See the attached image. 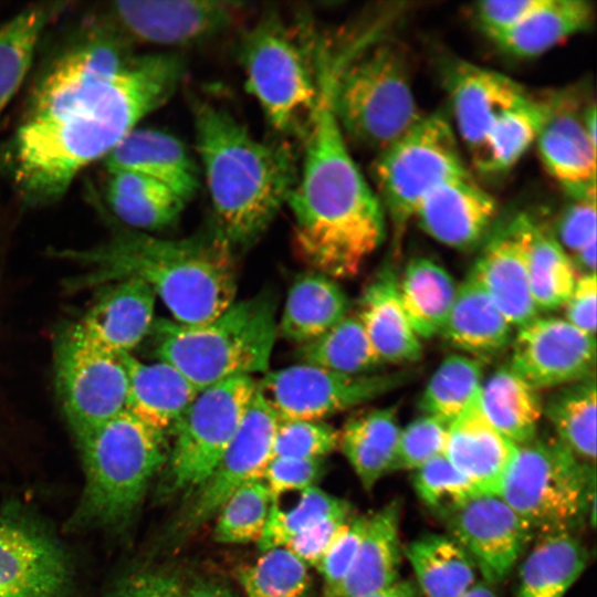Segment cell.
Returning a JSON list of instances; mask_svg holds the SVG:
<instances>
[{
  "mask_svg": "<svg viewBox=\"0 0 597 597\" xmlns=\"http://www.w3.org/2000/svg\"><path fill=\"white\" fill-rule=\"evenodd\" d=\"M185 74L178 53L135 55L112 81L23 117L8 150L9 172L23 202L42 206L61 198L83 168L105 158L167 103Z\"/></svg>",
  "mask_w": 597,
  "mask_h": 597,
  "instance_id": "cell-1",
  "label": "cell"
},
{
  "mask_svg": "<svg viewBox=\"0 0 597 597\" xmlns=\"http://www.w3.org/2000/svg\"><path fill=\"white\" fill-rule=\"evenodd\" d=\"M318 101L303 137L301 169L286 205L292 248L308 271L334 280L359 273L386 234L383 206L354 161L331 105V64L317 59Z\"/></svg>",
  "mask_w": 597,
  "mask_h": 597,
  "instance_id": "cell-2",
  "label": "cell"
},
{
  "mask_svg": "<svg viewBox=\"0 0 597 597\" xmlns=\"http://www.w3.org/2000/svg\"><path fill=\"white\" fill-rule=\"evenodd\" d=\"M59 255L85 268L74 287L138 279L160 297L177 323L213 320L237 294L234 250L214 228L181 239L122 229L94 248Z\"/></svg>",
  "mask_w": 597,
  "mask_h": 597,
  "instance_id": "cell-3",
  "label": "cell"
},
{
  "mask_svg": "<svg viewBox=\"0 0 597 597\" xmlns=\"http://www.w3.org/2000/svg\"><path fill=\"white\" fill-rule=\"evenodd\" d=\"M195 142L216 231L233 250L249 248L286 205L297 178L287 140L262 142L226 106L192 97Z\"/></svg>",
  "mask_w": 597,
  "mask_h": 597,
  "instance_id": "cell-4",
  "label": "cell"
},
{
  "mask_svg": "<svg viewBox=\"0 0 597 597\" xmlns=\"http://www.w3.org/2000/svg\"><path fill=\"white\" fill-rule=\"evenodd\" d=\"M75 440L84 486L67 531H125L167 462V434L124 410Z\"/></svg>",
  "mask_w": 597,
  "mask_h": 597,
  "instance_id": "cell-5",
  "label": "cell"
},
{
  "mask_svg": "<svg viewBox=\"0 0 597 597\" xmlns=\"http://www.w3.org/2000/svg\"><path fill=\"white\" fill-rule=\"evenodd\" d=\"M277 301L262 292L233 302L213 320L154 322V355L175 367L199 391L238 376L269 371L276 339Z\"/></svg>",
  "mask_w": 597,
  "mask_h": 597,
  "instance_id": "cell-6",
  "label": "cell"
},
{
  "mask_svg": "<svg viewBox=\"0 0 597 597\" xmlns=\"http://www.w3.org/2000/svg\"><path fill=\"white\" fill-rule=\"evenodd\" d=\"M331 105L344 134L377 154L423 115L416 102L407 53L391 40H368L331 55Z\"/></svg>",
  "mask_w": 597,
  "mask_h": 597,
  "instance_id": "cell-7",
  "label": "cell"
},
{
  "mask_svg": "<svg viewBox=\"0 0 597 597\" xmlns=\"http://www.w3.org/2000/svg\"><path fill=\"white\" fill-rule=\"evenodd\" d=\"M274 9L244 33L239 46L248 91L270 127L285 140L303 139L318 101V40Z\"/></svg>",
  "mask_w": 597,
  "mask_h": 597,
  "instance_id": "cell-8",
  "label": "cell"
},
{
  "mask_svg": "<svg viewBox=\"0 0 597 597\" xmlns=\"http://www.w3.org/2000/svg\"><path fill=\"white\" fill-rule=\"evenodd\" d=\"M500 496L534 537L574 533L596 516L595 463L577 457L556 436L516 446Z\"/></svg>",
  "mask_w": 597,
  "mask_h": 597,
  "instance_id": "cell-9",
  "label": "cell"
},
{
  "mask_svg": "<svg viewBox=\"0 0 597 597\" xmlns=\"http://www.w3.org/2000/svg\"><path fill=\"white\" fill-rule=\"evenodd\" d=\"M467 175L470 171L455 132L440 111L423 115L409 132L377 154L373 177L396 241L428 193L450 179Z\"/></svg>",
  "mask_w": 597,
  "mask_h": 597,
  "instance_id": "cell-10",
  "label": "cell"
},
{
  "mask_svg": "<svg viewBox=\"0 0 597 597\" xmlns=\"http://www.w3.org/2000/svg\"><path fill=\"white\" fill-rule=\"evenodd\" d=\"M258 383L238 376L199 390L175 425L158 496L189 495L213 472L234 437Z\"/></svg>",
  "mask_w": 597,
  "mask_h": 597,
  "instance_id": "cell-11",
  "label": "cell"
},
{
  "mask_svg": "<svg viewBox=\"0 0 597 597\" xmlns=\"http://www.w3.org/2000/svg\"><path fill=\"white\" fill-rule=\"evenodd\" d=\"M123 356L90 339L76 323L59 337L56 389L75 438L125 410L128 377Z\"/></svg>",
  "mask_w": 597,
  "mask_h": 597,
  "instance_id": "cell-12",
  "label": "cell"
},
{
  "mask_svg": "<svg viewBox=\"0 0 597 597\" xmlns=\"http://www.w3.org/2000/svg\"><path fill=\"white\" fill-rule=\"evenodd\" d=\"M413 370L345 375L307 364L266 371L258 388L280 421L325 418L405 385Z\"/></svg>",
  "mask_w": 597,
  "mask_h": 597,
  "instance_id": "cell-13",
  "label": "cell"
},
{
  "mask_svg": "<svg viewBox=\"0 0 597 597\" xmlns=\"http://www.w3.org/2000/svg\"><path fill=\"white\" fill-rule=\"evenodd\" d=\"M74 570L65 547L17 503L0 504V597H72Z\"/></svg>",
  "mask_w": 597,
  "mask_h": 597,
  "instance_id": "cell-14",
  "label": "cell"
},
{
  "mask_svg": "<svg viewBox=\"0 0 597 597\" xmlns=\"http://www.w3.org/2000/svg\"><path fill=\"white\" fill-rule=\"evenodd\" d=\"M280 420L256 386L240 426L217 468L195 491L172 526V538L181 542L214 517L228 498L243 483L261 479L272 458Z\"/></svg>",
  "mask_w": 597,
  "mask_h": 597,
  "instance_id": "cell-15",
  "label": "cell"
},
{
  "mask_svg": "<svg viewBox=\"0 0 597 597\" xmlns=\"http://www.w3.org/2000/svg\"><path fill=\"white\" fill-rule=\"evenodd\" d=\"M132 43L112 21L90 25L41 73L24 116L56 107L116 77L136 55Z\"/></svg>",
  "mask_w": 597,
  "mask_h": 597,
  "instance_id": "cell-16",
  "label": "cell"
},
{
  "mask_svg": "<svg viewBox=\"0 0 597 597\" xmlns=\"http://www.w3.org/2000/svg\"><path fill=\"white\" fill-rule=\"evenodd\" d=\"M248 11L247 3L216 0L117 1L111 21L132 42L185 48L229 32Z\"/></svg>",
  "mask_w": 597,
  "mask_h": 597,
  "instance_id": "cell-17",
  "label": "cell"
},
{
  "mask_svg": "<svg viewBox=\"0 0 597 597\" xmlns=\"http://www.w3.org/2000/svg\"><path fill=\"white\" fill-rule=\"evenodd\" d=\"M448 535L473 559L483 580L503 582L532 538V532L498 494L478 493L443 516Z\"/></svg>",
  "mask_w": 597,
  "mask_h": 597,
  "instance_id": "cell-18",
  "label": "cell"
},
{
  "mask_svg": "<svg viewBox=\"0 0 597 597\" xmlns=\"http://www.w3.org/2000/svg\"><path fill=\"white\" fill-rule=\"evenodd\" d=\"M510 366L537 389L558 388L595 374L596 339L565 318L535 317L512 339Z\"/></svg>",
  "mask_w": 597,
  "mask_h": 597,
  "instance_id": "cell-19",
  "label": "cell"
},
{
  "mask_svg": "<svg viewBox=\"0 0 597 597\" xmlns=\"http://www.w3.org/2000/svg\"><path fill=\"white\" fill-rule=\"evenodd\" d=\"M534 220L519 213L493 228L470 274L512 324L538 316L528 282V250Z\"/></svg>",
  "mask_w": 597,
  "mask_h": 597,
  "instance_id": "cell-20",
  "label": "cell"
},
{
  "mask_svg": "<svg viewBox=\"0 0 597 597\" xmlns=\"http://www.w3.org/2000/svg\"><path fill=\"white\" fill-rule=\"evenodd\" d=\"M454 125L471 158L506 111L531 94L517 81L463 60H448L442 69Z\"/></svg>",
  "mask_w": 597,
  "mask_h": 597,
  "instance_id": "cell-21",
  "label": "cell"
},
{
  "mask_svg": "<svg viewBox=\"0 0 597 597\" xmlns=\"http://www.w3.org/2000/svg\"><path fill=\"white\" fill-rule=\"evenodd\" d=\"M496 213L495 200L470 174L434 188L418 205L413 219L436 241L469 251L488 238Z\"/></svg>",
  "mask_w": 597,
  "mask_h": 597,
  "instance_id": "cell-22",
  "label": "cell"
},
{
  "mask_svg": "<svg viewBox=\"0 0 597 597\" xmlns=\"http://www.w3.org/2000/svg\"><path fill=\"white\" fill-rule=\"evenodd\" d=\"M548 117L536 139L547 172L570 199L596 196V145L589 139L573 96H549Z\"/></svg>",
  "mask_w": 597,
  "mask_h": 597,
  "instance_id": "cell-23",
  "label": "cell"
},
{
  "mask_svg": "<svg viewBox=\"0 0 597 597\" xmlns=\"http://www.w3.org/2000/svg\"><path fill=\"white\" fill-rule=\"evenodd\" d=\"M155 298L151 287L138 279L112 282L76 324L105 349L119 356L132 354L151 331Z\"/></svg>",
  "mask_w": 597,
  "mask_h": 597,
  "instance_id": "cell-24",
  "label": "cell"
},
{
  "mask_svg": "<svg viewBox=\"0 0 597 597\" xmlns=\"http://www.w3.org/2000/svg\"><path fill=\"white\" fill-rule=\"evenodd\" d=\"M108 172L128 171L163 185L184 202L200 185V170L187 146L175 135L136 127L104 158Z\"/></svg>",
  "mask_w": 597,
  "mask_h": 597,
  "instance_id": "cell-25",
  "label": "cell"
},
{
  "mask_svg": "<svg viewBox=\"0 0 597 597\" xmlns=\"http://www.w3.org/2000/svg\"><path fill=\"white\" fill-rule=\"evenodd\" d=\"M476 397L449 425L443 455L479 492L500 495L516 444L485 419Z\"/></svg>",
  "mask_w": 597,
  "mask_h": 597,
  "instance_id": "cell-26",
  "label": "cell"
},
{
  "mask_svg": "<svg viewBox=\"0 0 597 597\" xmlns=\"http://www.w3.org/2000/svg\"><path fill=\"white\" fill-rule=\"evenodd\" d=\"M356 315L383 364L413 363L421 358V339L402 308L398 277L391 265L383 266L365 285Z\"/></svg>",
  "mask_w": 597,
  "mask_h": 597,
  "instance_id": "cell-27",
  "label": "cell"
},
{
  "mask_svg": "<svg viewBox=\"0 0 597 597\" xmlns=\"http://www.w3.org/2000/svg\"><path fill=\"white\" fill-rule=\"evenodd\" d=\"M401 503L394 499L369 514L357 555L345 578L322 597H363L399 578Z\"/></svg>",
  "mask_w": 597,
  "mask_h": 597,
  "instance_id": "cell-28",
  "label": "cell"
},
{
  "mask_svg": "<svg viewBox=\"0 0 597 597\" xmlns=\"http://www.w3.org/2000/svg\"><path fill=\"white\" fill-rule=\"evenodd\" d=\"M128 388L125 410L167 434L198 394V390L175 367L165 362L144 363L123 356Z\"/></svg>",
  "mask_w": 597,
  "mask_h": 597,
  "instance_id": "cell-29",
  "label": "cell"
},
{
  "mask_svg": "<svg viewBox=\"0 0 597 597\" xmlns=\"http://www.w3.org/2000/svg\"><path fill=\"white\" fill-rule=\"evenodd\" d=\"M440 335L482 362L506 349L513 339V326L469 273L457 289Z\"/></svg>",
  "mask_w": 597,
  "mask_h": 597,
  "instance_id": "cell-30",
  "label": "cell"
},
{
  "mask_svg": "<svg viewBox=\"0 0 597 597\" xmlns=\"http://www.w3.org/2000/svg\"><path fill=\"white\" fill-rule=\"evenodd\" d=\"M348 310L349 300L334 279L307 270L289 289L277 333L302 345L336 325Z\"/></svg>",
  "mask_w": 597,
  "mask_h": 597,
  "instance_id": "cell-31",
  "label": "cell"
},
{
  "mask_svg": "<svg viewBox=\"0 0 597 597\" xmlns=\"http://www.w3.org/2000/svg\"><path fill=\"white\" fill-rule=\"evenodd\" d=\"M400 427L395 407L376 408L347 419L338 448L366 491L392 472Z\"/></svg>",
  "mask_w": 597,
  "mask_h": 597,
  "instance_id": "cell-32",
  "label": "cell"
},
{
  "mask_svg": "<svg viewBox=\"0 0 597 597\" xmlns=\"http://www.w3.org/2000/svg\"><path fill=\"white\" fill-rule=\"evenodd\" d=\"M594 8L585 0H543L520 23L491 41L520 59L541 55L590 27Z\"/></svg>",
  "mask_w": 597,
  "mask_h": 597,
  "instance_id": "cell-33",
  "label": "cell"
},
{
  "mask_svg": "<svg viewBox=\"0 0 597 597\" xmlns=\"http://www.w3.org/2000/svg\"><path fill=\"white\" fill-rule=\"evenodd\" d=\"M476 399L485 419L514 444H524L537 436L543 416L540 391L510 365L482 380Z\"/></svg>",
  "mask_w": 597,
  "mask_h": 597,
  "instance_id": "cell-34",
  "label": "cell"
},
{
  "mask_svg": "<svg viewBox=\"0 0 597 597\" xmlns=\"http://www.w3.org/2000/svg\"><path fill=\"white\" fill-rule=\"evenodd\" d=\"M422 597H461L476 582L478 568L450 535L423 534L402 547Z\"/></svg>",
  "mask_w": 597,
  "mask_h": 597,
  "instance_id": "cell-35",
  "label": "cell"
},
{
  "mask_svg": "<svg viewBox=\"0 0 597 597\" xmlns=\"http://www.w3.org/2000/svg\"><path fill=\"white\" fill-rule=\"evenodd\" d=\"M587 562L588 552L574 533L538 537L521 565L517 597H564Z\"/></svg>",
  "mask_w": 597,
  "mask_h": 597,
  "instance_id": "cell-36",
  "label": "cell"
},
{
  "mask_svg": "<svg viewBox=\"0 0 597 597\" xmlns=\"http://www.w3.org/2000/svg\"><path fill=\"white\" fill-rule=\"evenodd\" d=\"M457 284L450 273L429 258L408 262L398 292L406 316L420 339L440 334L452 307Z\"/></svg>",
  "mask_w": 597,
  "mask_h": 597,
  "instance_id": "cell-37",
  "label": "cell"
},
{
  "mask_svg": "<svg viewBox=\"0 0 597 597\" xmlns=\"http://www.w3.org/2000/svg\"><path fill=\"white\" fill-rule=\"evenodd\" d=\"M106 200L117 219L146 233L177 223L186 205L163 185L128 171L109 172Z\"/></svg>",
  "mask_w": 597,
  "mask_h": 597,
  "instance_id": "cell-38",
  "label": "cell"
},
{
  "mask_svg": "<svg viewBox=\"0 0 597 597\" xmlns=\"http://www.w3.org/2000/svg\"><path fill=\"white\" fill-rule=\"evenodd\" d=\"M67 6L36 3L0 22V117L24 81L45 29Z\"/></svg>",
  "mask_w": 597,
  "mask_h": 597,
  "instance_id": "cell-39",
  "label": "cell"
},
{
  "mask_svg": "<svg viewBox=\"0 0 597 597\" xmlns=\"http://www.w3.org/2000/svg\"><path fill=\"white\" fill-rule=\"evenodd\" d=\"M549 109V96L537 98L531 95L501 115L478 154L471 158L475 169L486 176L509 172L536 143Z\"/></svg>",
  "mask_w": 597,
  "mask_h": 597,
  "instance_id": "cell-40",
  "label": "cell"
},
{
  "mask_svg": "<svg viewBox=\"0 0 597 597\" xmlns=\"http://www.w3.org/2000/svg\"><path fill=\"white\" fill-rule=\"evenodd\" d=\"M543 402V415L555 436L582 460L596 459V377L595 374L558 388Z\"/></svg>",
  "mask_w": 597,
  "mask_h": 597,
  "instance_id": "cell-41",
  "label": "cell"
},
{
  "mask_svg": "<svg viewBox=\"0 0 597 597\" xmlns=\"http://www.w3.org/2000/svg\"><path fill=\"white\" fill-rule=\"evenodd\" d=\"M294 354L301 364L345 375L376 373L383 365L356 314H347L317 338L298 345Z\"/></svg>",
  "mask_w": 597,
  "mask_h": 597,
  "instance_id": "cell-42",
  "label": "cell"
},
{
  "mask_svg": "<svg viewBox=\"0 0 597 597\" xmlns=\"http://www.w3.org/2000/svg\"><path fill=\"white\" fill-rule=\"evenodd\" d=\"M578 276L554 233L534 221L528 250V282L538 312L564 306Z\"/></svg>",
  "mask_w": 597,
  "mask_h": 597,
  "instance_id": "cell-43",
  "label": "cell"
},
{
  "mask_svg": "<svg viewBox=\"0 0 597 597\" xmlns=\"http://www.w3.org/2000/svg\"><path fill=\"white\" fill-rule=\"evenodd\" d=\"M482 370L480 359L461 354L447 356L423 388L420 410L451 423L478 396Z\"/></svg>",
  "mask_w": 597,
  "mask_h": 597,
  "instance_id": "cell-44",
  "label": "cell"
},
{
  "mask_svg": "<svg viewBox=\"0 0 597 597\" xmlns=\"http://www.w3.org/2000/svg\"><path fill=\"white\" fill-rule=\"evenodd\" d=\"M352 504L332 495L317 485L301 492L298 500L289 509L273 502L258 548L265 551L284 547L294 536L331 516H352Z\"/></svg>",
  "mask_w": 597,
  "mask_h": 597,
  "instance_id": "cell-45",
  "label": "cell"
},
{
  "mask_svg": "<svg viewBox=\"0 0 597 597\" xmlns=\"http://www.w3.org/2000/svg\"><path fill=\"white\" fill-rule=\"evenodd\" d=\"M234 577L247 597H306L311 585L308 566L286 547L263 552L255 563L239 567Z\"/></svg>",
  "mask_w": 597,
  "mask_h": 597,
  "instance_id": "cell-46",
  "label": "cell"
},
{
  "mask_svg": "<svg viewBox=\"0 0 597 597\" xmlns=\"http://www.w3.org/2000/svg\"><path fill=\"white\" fill-rule=\"evenodd\" d=\"M273 502L262 478L243 483L219 510L213 540L222 544L258 542L265 528Z\"/></svg>",
  "mask_w": 597,
  "mask_h": 597,
  "instance_id": "cell-47",
  "label": "cell"
},
{
  "mask_svg": "<svg viewBox=\"0 0 597 597\" xmlns=\"http://www.w3.org/2000/svg\"><path fill=\"white\" fill-rule=\"evenodd\" d=\"M412 485L422 504L440 520L481 493L444 455L415 470Z\"/></svg>",
  "mask_w": 597,
  "mask_h": 597,
  "instance_id": "cell-48",
  "label": "cell"
},
{
  "mask_svg": "<svg viewBox=\"0 0 597 597\" xmlns=\"http://www.w3.org/2000/svg\"><path fill=\"white\" fill-rule=\"evenodd\" d=\"M338 437L339 431L325 421H280L272 458L325 459L338 448Z\"/></svg>",
  "mask_w": 597,
  "mask_h": 597,
  "instance_id": "cell-49",
  "label": "cell"
},
{
  "mask_svg": "<svg viewBox=\"0 0 597 597\" xmlns=\"http://www.w3.org/2000/svg\"><path fill=\"white\" fill-rule=\"evenodd\" d=\"M449 425L437 417L422 415L401 428L392 471L417 470L443 455Z\"/></svg>",
  "mask_w": 597,
  "mask_h": 597,
  "instance_id": "cell-50",
  "label": "cell"
},
{
  "mask_svg": "<svg viewBox=\"0 0 597 597\" xmlns=\"http://www.w3.org/2000/svg\"><path fill=\"white\" fill-rule=\"evenodd\" d=\"M325 459L272 458L262 472L274 502L292 491H304L315 486L323 478Z\"/></svg>",
  "mask_w": 597,
  "mask_h": 597,
  "instance_id": "cell-51",
  "label": "cell"
},
{
  "mask_svg": "<svg viewBox=\"0 0 597 597\" xmlns=\"http://www.w3.org/2000/svg\"><path fill=\"white\" fill-rule=\"evenodd\" d=\"M369 514L353 516L344 531L333 542L320 565L325 594L335 588L346 576L365 535Z\"/></svg>",
  "mask_w": 597,
  "mask_h": 597,
  "instance_id": "cell-52",
  "label": "cell"
},
{
  "mask_svg": "<svg viewBox=\"0 0 597 597\" xmlns=\"http://www.w3.org/2000/svg\"><path fill=\"white\" fill-rule=\"evenodd\" d=\"M570 200L558 218L554 233L569 258L596 243V196Z\"/></svg>",
  "mask_w": 597,
  "mask_h": 597,
  "instance_id": "cell-53",
  "label": "cell"
},
{
  "mask_svg": "<svg viewBox=\"0 0 597 597\" xmlns=\"http://www.w3.org/2000/svg\"><path fill=\"white\" fill-rule=\"evenodd\" d=\"M543 0H488L472 6V18L490 40L520 23Z\"/></svg>",
  "mask_w": 597,
  "mask_h": 597,
  "instance_id": "cell-54",
  "label": "cell"
},
{
  "mask_svg": "<svg viewBox=\"0 0 597 597\" xmlns=\"http://www.w3.org/2000/svg\"><path fill=\"white\" fill-rule=\"evenodd\" d=\"M104 597H185V588L172 573L144 569L119 577Z\"/></svg>",
  "mask_w": 597,
  "mask_h": 597,
  "instance_id": "cell-55",
  "label": "cell"
},
{
  "mask_svg": "<svg viewBox=\"0 0 597 597\" xmlns=\"http://www.w3.org/2000/svg\"><path fill=\"white\" fill-rule=\"evenodd\" d=\"M353 516H331L294 536L284 547L305 565L317 568L324 555Z\"/></svg>",
  "mask_w": 597,
  "mask_h": 597,
  "instance_id": "cell-56",
  "label": "cell"
},
{
  "mask_svg": "<svg viewBox=\"0 0 597 597\" xmlns=\"http://www.w3.org/2000/svg\"><path fill=\"white\" fill-rule=\"evenodd\" d=\"M596 273L579 275L566 301L565 320L583 333L596 335Z\"/></svg>",
  "mask_w": 597,
  "mask_h": 597,
  "instance_id": "cell-57",
  "label": "cell"
},
{
  "mask_svg": "<svg viewBox=\"0 0 597 597\" xmlns=\"http://www.w3.org/2000/svg\"><path fill=\"white\" fill-rule=\"evenodd\" d=\"M185 597H239L227 586L203 578L185 588Z\"/></svg>",
  "mask_w": 597,
  "mask_h": 597,
  "instance_id": "cell-58",
  "label": "cell"
},
{
  "mask_svg": "<svg viewBox=\"0 0 597 597\" xmlns=\"http://www.w3.org/2000/svg\"><path fill=\"white\" fill-rule=\"evenodd\" d=\"M363 597H422L413 579H398L396 583Z\"/></svg>",
  "mask_w": 597,
  "mask_h": 597,
  "instance_id": "cell-59",
  "label": "cell"
},
{
  "mask_svg": "<svg viewBox=\"0 0 597 597\" xmlns=\"http://www.w3.org/2000/svg\"><path fill=\"white\" fill-rule=\"evenodd\" d=\"M461 597H499L491 584L482 580H476L475 584L468 589Z\"/></svg>",
  "mask_w": 597,
  "mask_h": 597,
  "instance_id": "cell-60",
  "label": "cell"
}]
</instances>
